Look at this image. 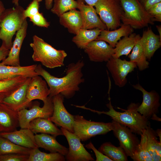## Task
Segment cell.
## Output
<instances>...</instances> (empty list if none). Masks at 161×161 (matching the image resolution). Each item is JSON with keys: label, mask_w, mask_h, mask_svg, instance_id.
<instances>
[{"label": "cell", "mask_w": 161, "mask_h": 161, "mask_svg": "<svg viewBox=\"0 0 161 161\" xmlns=\"http://www.w3.org/2000/svg\"><path fill=\"white\" fill-rule=\"evenodd\" d=\"M84 65L83 60L69 64L66 71V75L57 78L51 75L44 69L41 64L37 65L35 71L44 79L49 88V96L52 97L61 94L64 98L72 97L79 90V85L84 81L83 78L82 69Z\"/></svg>", "instance_id": "1"}, {"label": "cell", "mask_w": 161, "mask_h": 161, "mask_svg": "<svg viewBox=\"0 0 161 161\" xmlns=\"http://www.w3.org/2000/svg\"><path fill=\"white\" fill-rule=\"evenodd\" d=\"M109 102L106 104L109 110L107 112L99 111L87 108L85 106L76 105V107L88 110L99 114H104L109 115L114 120L129 128L133 133L140 135L143 130L150 126L148 119L140 113L137 109L139 103H131L127 107V110L122 109L123 112H117L112 106L109 95Z\"/></svg>", "instance_id": "2"}, {"label": "cell", "mask_w": 161, "mask_h": 161, "mask_svg": "<svg viewBox=\"0 0 161 161\" xmlns=\"http://www.w3.org/2000/svg\"><path fill=\"white\" fill-rule=\"evenodd\" d=\"M30 45L33 50L32 58L34 61L40 62L50 69L64 65L67 54L64 50L55 49L36 35L32 37V42Z\"/></svg>", "instance_id": "3"}, {"label": "cell", "mask_w": 161, "mask_h": 161, "mask_svg": "<svg viewBox=\"0 0 161 161\" xmlns=\"http://www.w3.org/2000/svg\"><path fill=\"white\" fill-rule=\"evenodd\" d=\"M24 8L18 5L6 9L0 25V39L9 49L13 45V36L22 27L25 21Z\"/></svg>", "instance_id": "4"}, {"label": "cell", "mask_w": 161, "mask_h": 161, "mask_svg": "<svg viewBox=\"0 0 161 161\" xmlns=\"http://www.w3.org/2000/svg\"><path fill=\"white\" fill-rule=\"evenodd\" d=\"M120 2L124 11L121 19L123 24L135 29L154 24L152 17L138 0H120Z\"/></svg>", "instance_id": "5"}, {"label": "cell", "mask_w": 161, "mask_h": 161, "mask_svg": "<svg viewBox=\"0 0 161 161\" xmlns=\"http://www.w3.org/2000/svg\"><path fill=\"white\" fill-rule=\"evenodd\" d=\"M94 6L107 30H114L120 26L124 13L120 0H99Z\"/></svg>", "instance_id": "6"}, {"label": "cell", "mask_w": 161, "mask_h": 161, "mask_svg": "<svg viewBox=\"0 0 161 161\" xmlns=\"http://www.w3.org/2000/svg\"><path fill=\"white\" fill-rule=\"evenodd\" d=\"M74 133L84 141L97 135L106 134L112 130L111 122L91 121L78 114L74 115Z\"/></svg>", "instance_id": "7"}, {"label": "cell", "mask_w": 161, "mask_h": 161, "mask_svg": "<svg viewBox=\"0 0 161 161\" xmlns=\"http://www.w3.org/2000/svg\"><path fill=\"white\" fill-rule=\"evenodd\" d=\"M43 102L42 107H40V103L37 102L33 104L31 103L29 109L24 108L18 111L21 129H29L30 122L35 119H48L52 116L54 109L52 97L48 96Z\"/></svg>", "instance_id": "8"}, {"label": "cell", "mask_w": 161, "mask_h": 161, "mask_svg": "<svg viewBox=\"0 0 161 161\" xmlns=\"http://www.w3.org/2000/svg\"><path fill=\"white\" fill-rule=\"evenodd\" d=\"M106 66L111 73L115 85L123 87L127 83L126 77L137 66L134 62L112 57L107 62Z\"/></svg>", "instance_id": "9"}, {"label": "cell", "mask_w": 161, "mask_h": 161, "mask_svg": "<svg viewBox=\"0 0 161 161\" xmlns=\"http://www.w3.org/2000/svg\"><path fill=\"white\" fill-rule=\"evenodd\" d=\"M64 97L59 94L52 97L53 112L48 119L55 125L73 133L74 115L69 113L65 108L63 102Z\"/></svg>", "instance_id": "10"}, {"label": "cell", "mask_w": 161, "mask_h": 161, "mask_svg": "<svg viewBox=\"0 0 161 161\" xmlns=\"http://www.w3.org/2000/svg\"><path fill=\"white\" fill-rule=\"evenodd\" d=\"M61 130L69 145L65 159L68 161H92L94 159L85 149L80 139L74 133L61 127Z\"/></svg>", "instance_id": "11"}, {"label": "cell", "mask_w": 161, "mask_h": 161, "mask_svg": "<svg viewBox=\"0 0 161 161\" xmlns=\"http://www.w3.org/2000/svg\"><path fill=\"white\" fill-rule=\"evenodd\" d=\"M112 123V131L119 140L120 146L123 149L127 156L131 158L140 141L128 127L113 120Z\"/></svg>", "instance_id": "12"}, {"label": "cell", "mask_w": 161, "mask_h": 161, "mask_svg": "<svg viewBox=\"0 0 161 161\" xmlns=\"http://www.w3.org/2000/svg\"><path fill=\"white\" fill-rule=\"evenodd\" d=\"M132 86L134 88L140 91L143 94V101L138 107L137 111L148 119L158 112L160 106V96L155 90L147 91L139 83Z\"/></svg>", "instance_id": "13"}, {"label": "cell", "mask_w": 161, "mask_h": 161, "mask_svg": "<svg viewBox=\"0 0 161 161\" xmlns=\"http://www.w3.org/2000/svg\"><path fill=\"white\" fill-rule=\"evenodd\" d=\"M84 49L89 60L94 62H107L114 53V48L100 40L92 41Z\"/></svg>", "instance_id": "14"}, {"label": "cell", "mask_w": 161, "mask_h": 161, "mask_svg": "<svg viewBox=\"0 0 161 161\" xmlns=\"http://www.w3.org/2000/svg\"><path fill=\"white\" fill-rule=\"evenodd\" d=\"M77 8L80 12L82 21V28L89 30L94 28L107 30L106 25L97 15L95 9L86 5L83 0H77Z\"/></svg>", "instance_id": "15"}, {"label": "cell", "mask_w": 161, "mask_h": 161, "mask_svg": "<svg viewBox=\"0 0 161 161\" xmlns=\"http://www.w3.org/2000/svg\"><path fill=\"white\" fill-rule=\"evenodd\" d=\"M27 18L21 28L16 34V37L7 57L1 63L5 65L20 66L19 54L21 47L25 38L28 27Z\"/></svg>", "instance_id": "16"}, {"label": "cell", "mask_w": 161, "mask_h": 161, "mask_svg": "<svg viewBox=\"0 0 161 161\" xmlns=\"http://www.w3.org/2000/svg\"><path fill=\"white\" fill-rule=\"evenodd\" d=\"M31 78H28L20 87L6 96L2 103L17 112L30 107L32 103L28 102L26 95L27 87Z\"/></svg>", "instance_id": "17"}, {"label": "cell", "mask_w": 161, "mask_h": 161, "mask_svg": "<svg viewBox=\"0 0 161 161\" xmlns=\"http://www.w3.org/2000/svg\"><path fill=\"white\" fill-rule=\"evenodd\" d=\"M28 128L21 129L9 132L0 133V136L19 145L30 149L38 148L35 135Z\"/></svg>", "instance_id": "18"}, {"label": "cell", "mask_w": 161, "mask_h": 161, "mask_svg": "<svg viewBox=\"0 0 161 161\" xmlns=\"http://www.w3.org/2000/svg\"><path fill=\"white\" fill-rule=\"evenodd\" d=\"M47 83L39 75L32 77L29 83L26 98L28 102L31 103L33 100L38 99L43 101L49 96V89Z\"/></svg>", "instance_id": "19"}, {"label": "cell", "mask_w": 161, "mask_h": 161, "mask_svg": "<svg viewBox=\"0 0 161 161\" xmlns=\"http://www.w3.org/2000/svg\"><path fill=\"white\" fill-rule=\"evenodd\" d=\"M19 126L17 111L3 103H0V133L9 132L17 130Z\"/></svg>", "instance_id": "20"}, {"label": "cell", "mask_w": 161, "mask_h": 161, "mask_svg": "<svg viewBox=\"0 0 161 161\" xmlns=\"http://www.w3.org/2000/svg\"><path fill=\"white\" fill-rule=\"evenodd\" d=\"M37 64L26 66H13L0 62V80L13 78L23 75L32 78L38 75L35 71Z\"/></svg>", "instance_id": "21"}, {"label": "cell", "mask_w": 161, "mask_h": 161, "mask_svg": "<svg viewBox=\"0 0 161 161\" xmlns=\"http://www.w3.org/2000/svg\"><path fill=\"white\" fill-rule=\"evenodd\" d=\"M133 32V29L130 26L122 24L120 27L114 30H102L95 40L107 42L114 48L122 37L128 36Z\"/></svg>", "instance_id": "22"}, {"label": "cell", "mask_w": 161, "mask_h": 161, "mask_svg": "<svg viewBox=\"0 0 161 161\" xmlns=\"http://www.w3.org/2000/svg\"><path fill=\"white\" fill-rule=\"evenodd\" d=\"M38 148H41L50 153H59L64 156L67 154L68 149L58 143L56 137L48 134L41 133L35 135Z\"/></svg>", "instance_id": "23"}, {"label": "cell", "mask_w": 161, "mask_h": 161, "mask_svg": "<svg viewBox=\"0 0 161 161\" xmlns=\"http://www.w3.org/2000/svg\"><path fill=\"white\" fill-rule=\"evenodd\" d=\"M59 17L61 25L67 29L69 32L76 34L82 27V21L79 11L73 9L64 13Z\"/></svg>", "instance_id": "24"}, {"label": "cell", "mask_w": 161, "mask_h": 161, "mask_svg": "<svg viewBox=\"0 0 161 161\" xmlns=\"http://www.w3.org/2000/svg\"><path fill=\"white\" fill-rule=\"evenodd\" d=\"M141 40L146 58L150 59L161 46V38L155 34L151 27L144 31Z\"/></svg>", "instance_id": "25"}, {"label": "cell", "mask_w": 161, "mask_h": 161, "mask_svg": "<svg viewBox=\"0 0 161 161\" xmlns=\"http://www.w3.org/2000/svg\"><path fill=\"white\" fill-rule=\"evenodd\" d=\"M29 129L35 134L39 133L50 134L55 137L63 135L61 130L47 119L38 118L34 119L30 122Z\"/></svg>", "instance_id": "26"}, {"label": "cell", "mask_w": 161, "mask_h": 161, "mask_svg": "<svg viewBox=\"0 0 161 161\" xmlns=\"http://www.w3.org/2000/svg\"><path fill=\"white\" fill-rule=\"evenodd\" d=\"M141 37L139 34L134 33L124 37L116 44L112 57L116 58L123 55L128 56Z\"/></svg>", "instance_id": "27"}, {"label": "cell", "mask_w": 161, "mask_h": 161, "mask_svg": "<svg viewBox=\"0 0 161 161\" xmlns=\"http://www.w3.org/2000/svg\"><path fill=\"white\" fill-rule=\"evenodd\" d=\"M102 30L98 28L89 30L81 28L72 41L78 48L84 49L90 42L96 40Z\"/></svg>", "instance_id": "28"}, {"label": "cell", "mask_w": 161, "mask_h": 161, "mask_svg": "<svg viewBox=\"0 0 161 161\" xmlns=\"http://www.w3.org/2000/svg\"><path fill=\"white\" fill-rule=\"evenodd\" d=\"M147 137V148L153 161H160L161 160V142L158 141L157 135L149 126L145 129Z\"/></svg>", "instance_id": "29"}, {"label": "cell", "mask_w": 161, "mask_h": 161, "mask_svg": "<svg viewBox=\"0 0 161 161\" xmlns=\"http://www.w3.org/2000/svg\"><path fill=\"white\" fill-rule=\"evenodd\" d=\"M140 39L134 47L131 53L129 54L128 58L130 61L135 63L139 69L142 71L148 67L149 63L146 60Z\"/></svg>", "instance_id": "30"}, {"label": "cell", "mask_w": 161, "mask_h": 161, "mask_svg": "<svg viewBox=\"0 0 161 161\" xmlns=\"http://www.w3.org/2000/svg\"><path fill=\"white\" fill-rule=\"evenodd\" d=\"M98 150L112 161H128V156L120 146L116 147L110 142L102 144Z\"/></svg>", "instance_id": "31"}, {"label": "cell", "mask_w": 161, "mask_h": 161, "mask_svg": "<svg viewBox=\"0 0 161 161\" xmlns=\"http://www.w3.org/2000/svg\"><path fill=\"white\" fill-rule=\"evenodd\" d=\"M145 129L140 135L141 140L136 147L131 158L134 161H152L147 148V137Z\"/></svg>", "instance_id": "32"}, {"label": "cell", "mask_w": 161, "mask_h": 161, "mask_svg": "<svg viewBox=\"0 0 161 161\" xmlns=\"http://www.w3.org/2000/svg\"><path fill=\"white\" fill-rule=\"evenodd\" d=\"M31 149L19 145L0 136V155L13 153L29 155Z\"/></svg>", "instance_id": "33"}, {"label": "cell", "mask_w": 161, "mask_h": 161, "mask_svg": "<svg viewBox=\"0 0 161 161\" xmlns=\"http://www.w3.org/2000/svg\"><path fill=\"white\" fill-rule=\"evenodd\" d=\"M65 160L64 155L59 153H47L36 148L31 149L27 161H64Z\"/></svg>", "instance_id": "34"}, {"label": "cell", "mask_w": 161, "mask_h": 161, "mask_svg": "<svg viewBox=\"0 0 161 161\" xmlns=\"http://www.w3.org/2000/svg\"><path fill=\"white\" fill-rule=\"evenodd\" d=\"M28 77L20 75L13 78L0 80V93L8 95L22 85Z\"/></svg>", "instance_id": "35"}, {"label": "cell", "mask_w": 161, "mask_h": 161, "mask_svg": "<svg viewBox=\"0 0 161 161\" xmlns=\"http://www.w3.org/2000/svg\"><path fill=\"white\" fill-rule=\"evenodd\" d=\"M51 12L58 16L68 11L77 8L78 3L74 0H54Z\"/></svg>", "instance_id": "36"}, {"label": "cell", "mask_w": 161, "mask_h": 161, "mask_svg": "<svg viewBox=\"0 0 161 161\" xmlns=\"http://www.w3.org/2000/svg\"><path fill=\"white\" fill-rule=\"evenodd\" d=\"M42 0H32L24 11L25 18L33 16L39 12L40 3Z\"/></svg>", "instance_id": "37"}, {"label": "cell", "mask_w": 161, "mask_h": 161, "mask_svg": "<svg viewBox=\"0 0 161 161\" xmlns=\"http://www.w3.org/2000/svg\"><path fill=\"white\" fill-rule=\"evenodd\" d=\"M29 155L9 154L0 155V161H27Z\"/></svg>", "instance_id": "38"}, {"label": "cell", "mask_w": 161, "mask_h": 161, "mask_svg": "<svg viewBox=\"0 0 161 161\" xmlns=\"http://www.w3.org/2000/svg\"><path fill=\"white\" fill-rule=\"evenodd\" d=\"M29 18L30 21L34 25L46 28L50 26L49 22L44 17L43 13L39 12Z\"/></svg>", "instance_id": "39"}, {"label": "cell", "mask_w": 161, "mask_h": 161, "mask_svg": "<svg viewBox=\"0 0 161 161\" xmlns=\"http://www.w3.org/2000/svg\"><path fill=\"white\" fill-rule=\"evenodd\" d=\"M154 21H161V2L155 4L147 10Z\"/></svg>", "instance_id": "40"}, {"label": "cell", "mask_w": 161, "mask_h": 161, "mask_svg": "<svg viewBox=\"0 0 161 161\" xmlns=\"http://www.w3.org/2000/svg\"><path fill=\"white\" fill-rule=\"evenodd\" d=\"M86 147L87 148L92 149L94 151L96 157V161H112L99 150H97L91 142L86 144Z\"/></svg>", "instance_id": "41"}, {"label": "cell", "mask_w": 161, "mask_h": 161, "mask_svg": "<svg viewBox=\"0 0 161 161\" xmlns=\"http://www.w3.org/2000/svg\"><path fill=\"white\" fill-rule=\"evenodd\" d=\"M138 1L147 11L153 5L161 2V0H138Z\"/></svg>", "instance_id": "42"}, {"label": "cell", "mask_w": 161, "mask_h": 161, "mask_svg": "<svg viewBox=\"0 0 161 161\" xmlns=\"http://www.w3.org/2000/svg\"><path fill=\"white\" fill-rule=\"evenodd\" d=\"M10 49L3 44L0 47V62L4 60L7 56Z\"/></svg>", "instance_id": "43"}, {"label": "cell", "mask_w": 161, "mask_h": 161, "mask_svg": "<svg viewBox=\"0 0 161 161\" xmlns=\"http://www.w3.org/2000/svg\"><path fill=\"white\" fill-rule=\"evenodd\" d=\"M5 9L3 3L0 0V25Z\"/></svg>", "instance_id": "44"}, {"label": "cell", "mask_w": 161, "mask_h": 161, "mask_svg": "<svg viewBox=\"0 0 161 161\" xmlns=\"http://www.w3.org/2000/svg\"><path fill=\"white\" fill-rule=\"evenodd\" d=\"M54 0H45V5L46 9L47 10L51 9L53 5Z\"/></svg>", "instance_id": "45"}, {"label": "cell", "mask_w": 161, "mask_h": 161, "mask_svg": "<svg viewBox=\"0 0 161 161\" xmlns=\"http://www.w3.org/2000/svg\"><path fill=\"white\" fill-rule=\"evenodd\" d=\"M88 5L94 7L99 0H83Z\"/></svg>", "instance_id": "46"}, {"label": "cell", "mask_w": 161, "mask_h": 161, "mask_svg": "<svg viewBox=\"0 0 161 161\" xmlns=\"http://www.w3.org/2000/svg\"><path fill=\"white\" fill-rule=\"evenodd\" d=\"M8 95L5 93H0V103L2 102L4 98Z\"/></svg>", "instance_id": "47"}, {"label": "cell", "mask_w": 161, "mask_h": 161, "mask_svg": "<svg viewBox=\"0 0 161 161\" xmlns=\"http://www.w3.org/2000/svg\"><path fill=\"white\" fill-rule=\"evenodd\" d=\"M157 136H159L160 139V141L161 142V129H159L157 130L156 131Z\"/></svg>", "instance_id": "48"}, {"label": "cell", "mask_w": 161, "mask_h": 161, "mask_svg": "<svg viewBox=\"0 0 161 161\" xmlns=\"http://www.w3.org/2000/svg\"><path fill=\"white\" fill-rule=\"evenodd\" d=\"M156 27L159 33V36L160 38H161V25H158L156 26Z\"/></svg>", "instance_id": "49"}, {"label": "cell", "mask_w": 161, "mask_h": 161, "mask_svg": "<svg viewBox=\"0 0 161 161\" xmlns=\"http://www.w3.org/2000/svg\"><path fill=\"white\" fill-rule=\"evenodd\" d=\"M19 0H12V3L15 6L19 5Z\"/></svg>", "instance_id": "50"}]
</instances>
